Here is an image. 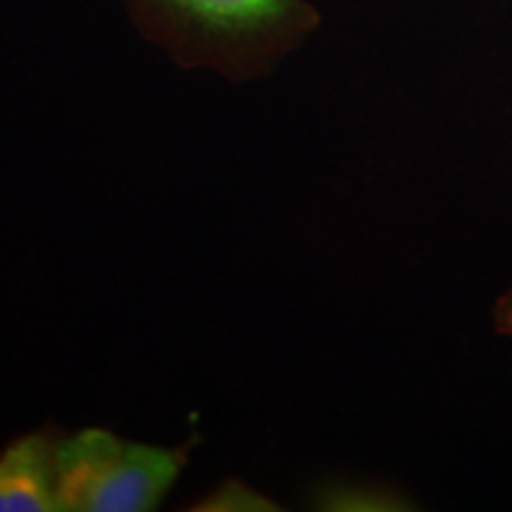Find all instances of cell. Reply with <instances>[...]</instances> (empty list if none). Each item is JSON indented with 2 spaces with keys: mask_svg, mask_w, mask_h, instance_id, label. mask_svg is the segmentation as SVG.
Masks as SVG:
<instances>
[{
  "mask_svg": "<svg viewBox=\"0 0 512 512\" xmlns=\"http://www.w3.org/2000/svg\"><path fill=\"white\" fill-rule=\"evenodd\" d=\"M147 8L185 53L238 72L254 69L302 17L297 0H147Z\"/></svg>",
  "mask_w": 512,
  "mask_h": 512,
  "instance_id": "cell-2",
  "label": "cell"
},
{
  "mask_svg": "<svg viewBox=\"0 0 512 512\" xmlns=\"http://www.w3.org/2000/svg\"><path fill=\"white\" fill-rule=\"evenodd\" d=\"M200 434L176 446L145 444L107 427L64 432L57 444L60 512H152L190 463Z\"/></svg>",
  "mask_w": 512,
  "mask_h": 512,
  "instance_id": "cell-1",
  "label": "cell"
},
{
  "mask_svg": "<svg viewBox=\"0 0 512 512\" xmlns=\"http://www.w3.org/2000/svg\"><path fill=\"white\" fill-rule=\"evenodd\" d=\"M188 510L200 512H273L280 510V505L268 498L264 491H259L245 479L230 477L216 484L207 496H202Z\"/></svg>",
  "mask_w": 512,
  "mask_h": 512,
  "instance_id": "cell-4",
  "label": "cell"
},
{
  "mask_svg": "<svg viewBox=\"0 0 512 512\" xmlns=\"http://www.w3.org/2000/svg\"><path fill=\"white\" fill-rule=\"evenodd\" d=\"M508 320H510V328H512V304H510V311H508Z\"/></svg>",
  "mask_w": 512,
  "mask_h": 512,
  "instance_id": "cell-5",
  "label": "cell"
},
{
  "mask_svg": "<svg viewBox=\"0 0 512 512\" xmlns=\"http://www.w3.org/2000/svg\"><path fill=\"white\" fill-rule=\"evenodd\" d=\"M64 430L46 425L0 451V512H60L57 444Z\"/></svg>",
  "mask_w": 512,
  "mask_h": 512,
  "instance_id": "cell-3",
  "label": "cell"
}]
</instances>
